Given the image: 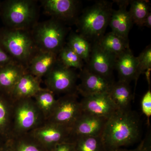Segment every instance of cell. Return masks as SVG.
Instances as JSON below:
<instances>
[{"instance_id": "cell-22", "label": "cell", "mask_w": 151, "mask_h": 151, "mask_svg": "<svg viewBox=\"0 0 151 151\" xmlns=\"http://www.w3.org/2000/svg\"><path fill=\"white\" fill-rule=\"evenodd\" d=\"M98 43L103 49L116 57L129 48V40L119 36L112 32L103 36Z\"/></svg>"}, {"instance_id": "cell-29", "label": "cell", "mask_w": 151, "mask_h": 151, "mask_svg": "<svg viewBox=\"0 0 151 151\" xmlns=\"http://www.w3.org/2000/svg\"><path fill=\"white\" fill-rule=\"evenodd\" d=\"M137 58L138 63L135 86L140 76L151 68V45H148Z\"/></svg>"}, {"instance_id": "cell-1", "label": "cell", "mask_w": 151, "mask_h": 151, "mask_svg": "<svg viewBox=\"0 0 151 151\" xmlns=\"http://www.w3.org/2000/svg\"><path fill=\"white\" fill-rule=\"evenodd\" d=\"M141 124L137 113L131 109L117 111L108 118L101 135L106 151H116L138 140Z\"/></svg>"}, {"instance_id": "cell-28", "label": "cell", "mask_w": 151, "mask_h": 151, "mask_svg": "<svg viewBox=\"0 0 151 151\" xmlns=\"http://www.w3.org/2000/svg\"><path fill=\"white\" fill-rule=\"evenodd\" d=\"M58 58L60 62L66 67L78 68L80 70L84 68L83 60L66 45L60 51Z\"/></svg>"}, {"instance_id": "cell-32", "label": "cell", "mask_w": 151, "mask_h": 151, "mask_svg": "<svg viewBox=\"0 0 151 151\" xmlns=\"http://www.w3.org/2000/svg\"><path fill=\"white\" fill-rule=\"evenodd\" d=\"M15 61L0 45V67Z\"/></svg>"}, {"instance_id": "cell-12", "label": "cell", "mask_w": 151, "mask_h": 151, "mask_svg": "<svg viewBox=\"0 0 151 151\" xmlns=\"http://www.w3.org/2000/svg\"><path fill=\"white\" fill-rule=\"evenodd\" d=\"M78 78L81 82L76 90L83 97L108 93L114 81L91 72L86 67L81 70Z\"/></svg>"}, {"instance_id": "cell-17", "label": "cell", "mask_w": 151, "mask_h": 151, "mask_svg": "<svg viewBox=\"0 0 151 151\" xmlns=\"http://www.w3.org/2000/svg\"><path fill=\"white\" fill-rule=\"evenodd\" d=\"M27 72V68L16 61L0 67V91L10 96L19 79Z\"/></svg>"}, {"instance_id": "cell-24", "label": "cell", "mask_w": 151, "mask_h": 151, "mask_svg": "<svg viewBox=\"0 0 151 151\" xmlns=\"http://www.w3.org/2000/svg\"><path fill=\"white\" fill-rule=\"evenodd\" d=\"M66 45L78 55L83 61L86 63H88L92 45L85 38L79 34L71 33L68 39Z\"/></svg>"}, {"instance_id": "cell-19", "label": "cell", "mask_w": 151, "mask_h": 151, "mask_svg": "<svg viewBox=\"0 0 151 151\" xmlns=\"http://www.w3.org/2000/svg\"><path fill=\"white\" fill-rule=\"evenodd\" d=\"M42 81V79L27 72L17 82L10 97L13 101L33 98L42 88L41 86Z\"/></svg>"}, {"instance_id": "cell-30", "label": "cell", "mask_w": 151, "mask_h": 151, "mask_svg": "<svg viewBox=\"0 0 151 151\" xmlns=\"http://www.w3.org/2000/svg\"><path fill=\"white\" fill-rule=\"evenodd\" d=\"M141 108L143 114L149 119L151 115V92L150 89L143 96L141 101Z\"/></svg>"}, {"instance_id": "cell-34", "label": "cell", "mask_w": 151, "mask_h": 151, "mask_svg": "<svg viewBox=\"0 0 151 151\" xmlns=\"http://www.w3.org/2000/svg\"><path fill=\"white\" fill-rule=\"evenodd\" d=\"M0 151H12L9 140L7 141L1 147H0Z\"/></svg>"}, {"instance_id": "cell-38", "label": "cell", "mask_w": 151, "mask_h": 151, "mask_svg": "<svg viewBox=\"0 0 151 151\" xmlns=\"http://www.w3.org/2000/svg\"></svg>"}, {"instance_id": "cell-8", "label": "cell", "mask_w": 151, "mask_h": 151, "mask_svg": "<svg viewBox=\"0 0 151 151\" xmlns=\"http://www.w3.org/2000/svg\"><path fill=\"white\" fill-rule=\"evenodd\" d=\"M78 94H64L57 99L54 111L46 122L71 128L82 113Z\"/></svg>"}, {"instance_id": "cell-16", "label": "cell", "mask_w": 151, "mask_h": 151, "mask_svg": "<svg viewBox=\"0 0 151 151\" xmlns=\"http://www.w3.org/2000/svg\"><path fill=\"white\" fill-rule=\"evenodd\" d=\"M58 54L38 50L28 65V72L42 79L58 62Z\"/></svg>"}, {"instance_id": "cell-18", "label": "cell", "mask_w": 151, "mask_h": 151, "mask_svg": "<svg viewBox=\"0 0 151 151\" xmlns=\"http://www.w3.org/2000/svg\"><path fill=\"white\" fill-rule=\"evenodd\" d=\"M138 63L137 58L130 48L116 56L115 69L118 71L119 80L128 83L135 80L136 82Z\"/></svg>"}, {"instance_id": "cell-15", "label": "cell", "mask_w": 151, "mask_h": 151, "mask_svg": "<svg viewBox=\"0 0 151 151\" xmlns=\"http://www.w3.org/2000/svg\"><path fill=\"white\" fill-rule=\"evenodd\" d=\"M119 6L117 10L113 9L109 22L112 32L124 39L129 40L128 35L133 22L127 8L130 1H115Z\"/></svg>"}, {"instance_id": "cell-13", "label": "cell", "mask_w": 151, "mask_h": 151, "mask_svg": "<svg viewBox=\"0 0 151 151\" xmlns=\"http://www.w3.org/2000/svg\"><path fill=\"white\" fill-rule=\"evenodd\" d=\"M108 119L82 113L71 127L72 142L79 137L101 136Z\"/></svg>"}, {"instance_id": "cell-9", "label": "cell", "mask_w": 151, "mask_h": 151, "mask_svg": "<svg viewBox=\"0 0 151 151\" xmlns=\"http://www.w3.org/2000/svg\"><path fill=\"white\" fill-rule=\"evenodd\" d=\"M29 134L47 151L61 143L72 142L71 128L52 122H45Z\"/></svg>"}, {"instance_id": "cell-25", "label": "cell", "mask_w": 151, "mask_h": 151, "mask_svg": "<svg viewBox=\"0 0 151 151\" xmlns=\"http://www.w3.org/2000/svg\"><path fill=\"white\" fill-rule=\"evenodd\" d=\"M12 151H47L29 133L10 139Z\"/></svg>"}, {"instance_id": "cell-5", "label": "cell", "mask_w": 151, "mask_h": 151, "mask_svg": "<svg viewBox=\"0 0 151 151\" xmlns=\"http://www.w3.org/2000/svg\"><path fill=\"white\" fill-rule=\"evenodd\" d=\"M38 50L58 54L65 45L67 28L65 23L53 18L37 23L31 30Z\"/></svg>"}, {"instance_id": "cell-21", "label": "cell", "mask_w": 151, "mask_h": 151, "mask_svg": "<svg viewBox=\"0 0 151 151\" xmlns=\"http://www.w3.org/2000/svg\"><path fill=\"white\" fill-rule=\"evenodd\" d=\"M14 103L9 96L0 91V137L6 140L12 135Z\"/></svg>"}, {"instance_id": "cell-3", "label": "cell", "mask_w": 151, "mask_h": 151, "mask_svg": "<svg viewBox=\"0 0 151 151\" xmlns=\"http://www.w3.org/2000/svg\"><path fill=\"white\" fill-rule=\"evenodd\" d=\"M37 1L6 0L0 2V15L6 27L31 30L37 23Z\"/></svg>"}, {"instance_id": "cell-20", "label": "cell", "mask_w": 151, "mask_h": 151, "mask_svg": "<svg viewBox=\"0 0 151 151\" xmlns=\"http://www.w3.org/2000/svg\"><path fill=\"white\" fill-rule=\"evenodd\" d=\"M108 93L118 111L130 109L134 95L129 83L121 80L113 81Z\"/></svg>"}, {"instance_id": "cell-14", "label": "cell", "mask_w": 151, "mask_h": 151, "mask_svg": "<svg viewBox=\"0 0 151 151\" xmlns=\"http://www.w3.org/2000/svg\"><path fill=\"white\" fill-rule=\"evenodd\" d=\"M80 103L82 113L107 119L118 111L108 93L83 97Z\"/></svg>"}, {"instance_id": "cell-6", "label": "cell", "mask_w": 151, "mask_h": 151, "mask_svg": "<svg viewBox=\"0 0 151 151\" xmlns=\"http://www.w3.org/2000/svg\"><path fill=\"white\" fill-rule=\"evenodd\" d=\"M14 102L11 138L29 133L46 122L33 98L21 99Z\"/></svg>"}, {"instance_id": "cell-26", "label": "cell", "mask_w": 151, "mask_h": 151, "mask_svg": "<svg viewBox=\"0 0 151 151\" xmlns=\"http://www.w3.org/2000/svg\"><path fill=\"white\" fill-rule=\"evenodd\" d=\"M73 143L75 151H106L101 136L79 137Z\"/></svg>"}, {"instance_id": "cell-31", "label": "cell", "mask_w": 151, "mask_h": 151, "mask_svg": "<svg viewBox=\"0 0 151 151\" xmlns=\"http://www.w3.org/2000/svg\"><path fill=\"white\" fill-rule=\"evenodd\" d=\"M150 142V138H147L136 148L130 150L120 148L116 151H151Z\"/></svg>"}, {"instance_id": "cell-7", "label": "cell", "mask_w": 151, "mask_h": 151, "mask_svg": "<svg viewBox=\"0 0 151 151\" xmlns=\"http://www.w3.org/2000/svg\"><path fill=\"white\" fill-rule=\"evenodd\" d=\"M45 78L46 89L55 94H66L77 92L76 81L78 74L72 68L63 65L58 60Z\"/></svg>"}, {"instance_id": "cell-35", "label": "cell", "mask_w": 151, "mask_h": 151, "mask_svg": "<svg viewBox=\"0 0 151 151\" xmlns=\"http://www.w3.org/2000/svg\"><path fill=\"white\" fill-rule=\"evenodd\" d=\"M143 27H146L151 28V12L149 13L148 15L146 17L144 22V24Z\"/></svg>"}, {"instance_id": "cell-23", "label": "cell", "mask_w": 151, "mask_h": 151, "mask_svg": "<svg viewBox=\"0 0 151 151\" xmlns=\"http://www.w3.org/2000/svg\"><path fill=\"white\" fill-rule=\"evenodd\" d=\"M33 98L46 121L55 108L57 101L55 94L46 88H42Z\"/></svg>"}, {"instance_id": "cell-2", "label": "cell", "mask_w": 151, "mask_h": 151, "mask_svg": "<svg viewBox=\"0 0 151 151\" xmlns=\"http://www.w3.org/2000/svg\"><path fill=\"white\" fill-rule=\"evenodd\" d=\"M113 10L112 3L107 1L86 8L76 21L79 34L89 42H98L105 34Z\"/></svg>"}, {"instance_id": "cell-10", "label": "cell", "mask_w": 151, "mask_h": 151, "mask_svg": "<svg viewBox=\"0 0 151 151\" xmlns=\"http://www.w3.org/2000/svg\"><path fill=\"white\" fill-rule=\"evenodd\" d=\"M116 57L103 49L98 42L91 46V51L86 68L93 73L110 81L112 80Z\"/></svg>"}, {"instance_id": "cell-36", "label": "cell", "mask_w": 151, "mask_h": 151, "mask_svg": "<svg viewBox=\"0 0 151 151\" xmlns=\"http://www.w3.org/2000/svg\"><path fill=\"white\" fill-rule=\"evenodd\" d=\"M151 70V68L147 69V70H146L145 71V73H144L145 74L146 79H147V81L148 83L149 86L150 85Z\"/></svg>"}, {"instance_id": "cell-37", "label": "cell", "mask_w": 151, "mask_h": 151, "mask_svg": "<svg viewBox=\"0 0 151 151\" xmlns=\"http://www.w3.org/2000/svg\"><path fill=\"white\" fill-rule=\"evenodd\" d=\"M7 141V140L0 137V147H1Z\"/></svg>"}, {"instance_id": "cell-4", "label": "cell", "mask_w": 151, "mask_h": 151, "mask_svg": "<svg viewBox=\"0 0 151 151\" xmlns=\"http://www.w3.org/2000/svg\"><path fill=\"white\" fill-rule=\"evenodd\" d=\"M0 45L14 60L27 68L38 50L29 30L0 28Z\"/></svg>"}, {"instance_id": "cell-27", "label": "cell", "mask_w": 151, "mask_h": 151, "mask_svg": "<svg viewBox=\"0 0 151 151\" xmlns=\"http://www.w3.org/2000/svg\"><path fill=\"white\" fill-rule=\"evenodd\" d=\"M129 12L133 23L142 27L144 22L149 13L150 12V3L144 0L130 1Z\"/></svg>"}, {"instance_id": "cell-33", "label": "cell", "mask_w": 151, "mask_h": 151, "mask_svg": "<svg viewBox=\"0 0 151 151\" xmlns=\"http://www.w3.org/2000/svg\"><path fill=\"white\" fill-rule=\"evenodd\" d=\"M49 151H75L73 142H64L59 144Z\"/></svg>"}, {"instance_id": "cell-11", "label": "cell", "mask_w": 151, "mask_h": 151, "mask_svg": "<svg viewBox=\"0 0 151 151\" xmlns=\"http://www.w3.org/2000/svg\"><path fill=\"white\" fill-rule=\"evenodd\" d=\"M41 4L45 13L65 23L76 21L80 1L77 0H42Z\"/></svg>"}]
</instances>
